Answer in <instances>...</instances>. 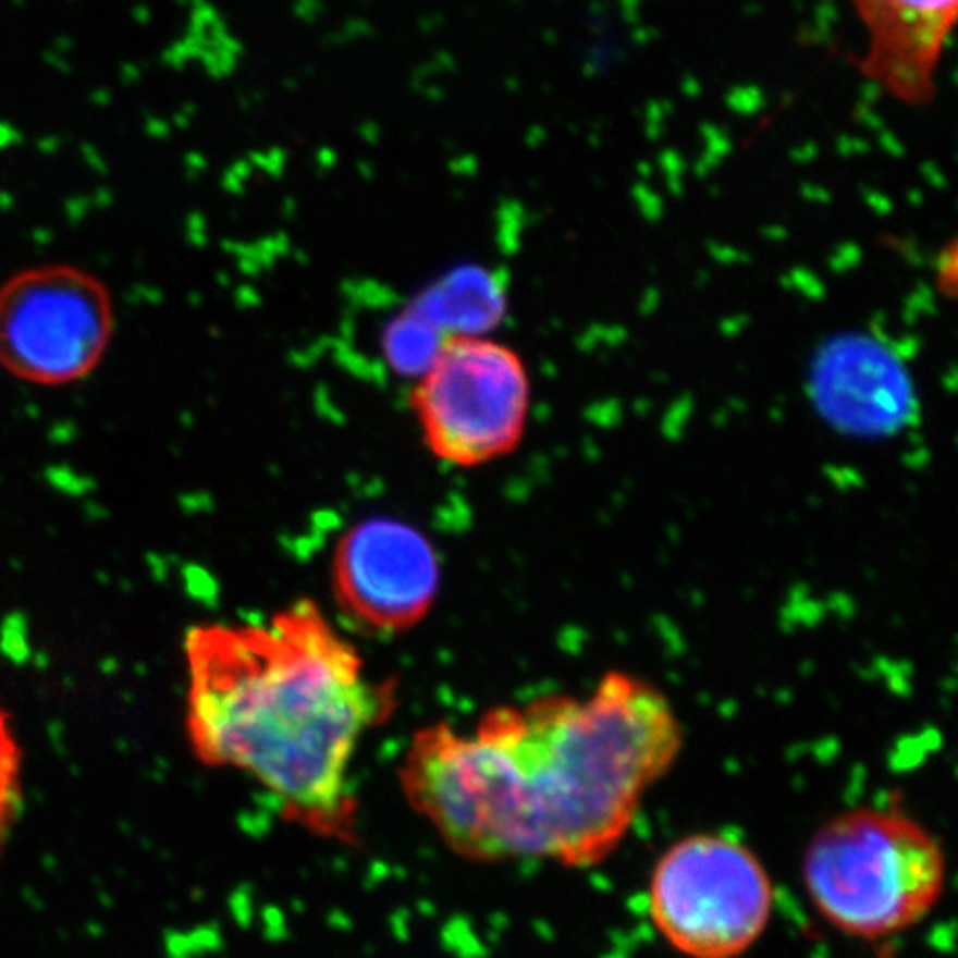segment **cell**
Here are the masks:
<instances>
[{"mask_svg":"<svg viewBox=\"0 0 958 958\" xmlns=\"http://www.w3.org/2000/svg\"><path fill=\"white\" fill-rule=\"evenodd\" d=\"M684 748L671 699L611 671L588 697L542 695L491 708L472 733L419 730L400 784L464 859H546L590 868L609 859Z\"/></svg>","mask_w":958,"mask_h":958,"instance_id":"1","label":"cell"},{"mask_svg":"<svg viewBox=\"0 0 958 958\" xmlns=\"http://www.w3.org/2000/svg\"><path fill=\"white\" fill-rule=\"evenodd\" d=\"M185 656L194 754L249 774L303 827L353 834L351 763L395 692L327 615L299 599L262 624L196 626Z\"/></svg>","mask_w":958,"mask_h":958,"instance_id":"2","label":"cell"},{"mask_svg":"<svg viewBox=\"0 0 958 958\" xmlns=\"http://www.w3.org/2000/svg\"><path fill=\"white\" fill-rule=\"evenodd\" d=\"M816 912L863 941L901 934L941 901L947 863L938 838L898 808H855L827 819L803 855Z\"/></svg>","mask_w":958,"mask_h":958,"instance_id":"3","label":"cell"},{"mask_svg":"<svg viewBox=\"0 0 958 958\" xmlns=\"http://www.w3.org/2000/svg\"><path fill=\"white\" fill-rule=\"evenodd\" d=\"M772 910L765 865L726 834L679 838L650 874V921L688 958H739L763 936Z\"/></svg>","mask_w":958,"mask_h":958,"instance_id":"4","label":"cell"},{"mask_svg":"<svg viewBox=\"0 0 958 958\" xmlns=\"http://www.w3.org/2000/svg\"><path fill=\"white\" fill-rule=\"evenodd\" d=\"M413 382L410 408L438 459L470 468L521 444L532 389L513 346L489 335H451Z\"/></svg>","mask_w":958,"mask_h":958,"instance_id":"5","label":"cell"},{"mask_svg":"<svg viewBox=\"0 0 958 958\" xmlns=\"http://www.w3.org/2000/svg\"><path fill=\"white\" fill-rule=\"evenodd\" d=\"M115 324V299L96 273L27 267L0 284V369L34 386L76 384L100 367Z\"/></svg>","mask_w":958,"mask_h":958,"instance_id":"6","label":"cell"},{"mask_svg":"<svg viewBox=\"0 0 958 958\" xmlns=\"http://www.w3.org/2000/svg\"><path fill=\"white\" fill-rule=\"evenodd\" d=\"M331 579L340 609L353 622L378 632H402L433 609L440 560L417 528L373 517L342 535Z\"/></svg>","mask_w":958,"mask_h":958,"instance_id":"7","label":"cell"},{"mask_svg":"<svg viewBox=\"0 0 958 958\" xmlns=\"http://www.w3.org/2000/svg\"><path fill=\"white\" fill-rule=\"evenodd\" d=\"M865 34L859 70L887 96L928 107L936 70L951 38L958 0H848Z\"/></svg>","mask_w":958,"mask_h":958,"instance_id":"8","label":"cell"},{"mask_svg":"<svg viewBox=\"0 0 958 958\" xmlns=\"http://www.w3.org/2000/svg\"><path fill=\"white\" fill-rule=\"evenodd\" d=\"M444 342L446 337L425 316L406 307L384 329L382 351L397 376L417 380L433 365Z\"/></svg>","mask_w":958,"mask_h":958,"instance_id":"9","label":"cell"},{"mask_svg":"<svg viewBox=\"0 0 958 958\" xmlns=\"http://www.w3.org/2000/svg\"><path fill=\"white\" fill-rule=\"evenodd\" d=\"M23 799V754L10 722V714L0 703V855L8 844Z\"/></svg>","mask_w":958,"mask_h":958,"instance_id":"10","label":"cell"}]
</instances>
